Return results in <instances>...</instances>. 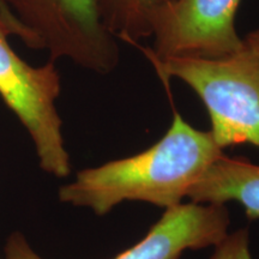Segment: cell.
Masks as SVG:
<instances>
[{"label": "cell", "instance_id": "277c9868", "mask_svg": "<svg viewBox=\"0 0 259 259\" xmlns=\"http://www.w3.org/2000/svg\"><path fill=\"white\" fill-rule=\"evenodd\" d=\"M9 35L0 18V97L30 136L41 169L57 178L69 177L71 160L56 106L61 93L56 61L28 64L9 44Z\"/></svg>", "mask_w": 259, "mask_h": 259}, {"label": "cell", "instance_id": "7a4b0ae2", "mask_svg": "<svg viewBox=\"0 0 259 259\" xmlns=\"http://www.w3.org/2000/svg\"><path fill=\"white\" fill-rule=\"evenodd\" d=\"M163 84L178 78L197 94L208 111L213 141L226 149L259 148V54L245 47L216 59L158 58L144 54Z\"/></svg>", "mask_w": 259, "mask_h": 259}, {"label": "cell", "instance_id": "6da1fadb", "mask_svg": "<svg viewBox=\"0 0 259 259\" xmlns=\"http://www.w3.org/2000/svg\"><path fill=\"white\" fill-rule=\"evenodd\" d=\"M223 155L210 131H200L174 111L160 141L132 156L85 168L59 189L61 203L111 212L122 202H144L160 208L179 205L191 187Z\"/></svg>", "mask_w": 259, "mask_h": 259}, {"label": "cell", "instance_id": "ba28073f", "mask_svg": "<svg viewBox=\"0 0 259 259\" xmlns=\"http://www.w3.org/2000/svg\"><path fill=\"white\" fill-rule=\"evenodd\" d=\"M177 0H96L100 19L116 40L136 46L153 36L160 15Z\"/></svg>", "mask_w": 259, "mask_h": 259}, {"label": "cell", "instance_id": "52a82bcc", "mask_svg": "<svg viewBox=\"0 0 259 259\" xmlns=\"http://www.w3.org/2000/svg\"><path fill=\"white\" fill-rule=\"evenodd\" d=\"M187 198L197 204L239 203L246 218L255 221L259 219V164L223 154L191 187Z\"/></svg>", "mask_w": 259, "mask_h": 259}, {"label": "cell", "instance_id": "5b68a950", "mask_svg": "<svg viewBox=\"0 0 259 259\" xmlns=\"http://www.w3.org/2000/svg\"><path fill=\"white\" fill-rule=\"evenodd\" d=\"M241 0H177L155 23L153 48L139 50L158 59H216L246 47L236 31L235 17Z\"/></svg>", "mask_w": 259, "mask_h": 259}, {"label": "cell", "instance_id": "9c48e42d", "mask_svg": "<svg viewBox=\"0 0 259 259\" xmlns=\"http://www.w3.org/2000/svg\"><path fill=\"white\" fill-rule=\"evenodd\" d=\"M211 259H252L250 252V234L247 228H241L227 234L218 245Z\"/></svg>", "mask_w": 259, "mask_h": 259}, {"label": "cell", "instance_id": "30bf717a", "mask_svg": "<svg viewBox=\"0 0 259 259\" xmlns=\"http://www.w3.org/2000/svg\"><path fill=\"white\" fill-rule=\"evenodd\" d=\"M244 42L245 46L247 47L248 50L259 54V28L255 29L253 31L248 32V34L244 37Z\"/></svg>", "mask_w": 259, "mask_h": 259}, {"label": "cell", "instance_id": "8992f818", "mask_svg": "<svg viewBox=\"0 0 259 259\" xmlns=\"http://www.w3.org/2000/svg\"><path fill=\"white\" fill-rule=\"evenodd\" d=\"M225 204L181 203L167 209L141 241L112 259H180L187 250L216 246L228 234ZM4 259H44L19 232L6 241Z\"/></svg>", "mask_w": 259, "mask_h": 259}, {"label": "cell", "instance_id": "3957f363", "mask_svg": "<svg viewBox=\"0 0 259 259\" xmlns=\"http://www.w3.org/2000/svg\"><path fill=\"white\" fill-rule=\"evenodd\" d=\"M0 18L10 34L29 48L47 51L52 61L69 59L102 76L120 61L118 41L102 24L96 0H0Z\"/></svg>", "mask_w": 259, "mask_h": 259}]
</instances>
